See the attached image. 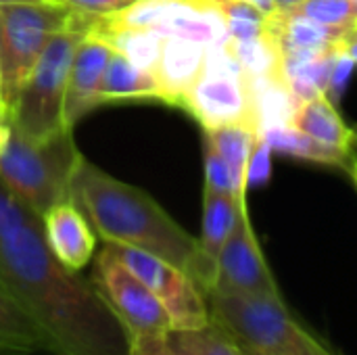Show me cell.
Returning <instances> with one entry per match:
<instances>
[{
  "mask_svg": "<svg viewBox=\"0 0 357 355\" xmlns=\"http://www.w3.org/2000/svg\"><path fill=\"white\" fill-rule=\"evenodd\" d=\"M245 2H249V4H253V6H257V8H259V10H264L266 15H272V13L276 10L274 0H245Z\"/></svg>",
  "mask_w": 357,
  "mask_h": 355,
  "instance_id": "28",
  "label": "cell"
},
{
  "mask_svg": "<svg viewBox=\"0 0 357 355\" xmlns=\"http://www.w3.org/2000/svg\"><path fill=\"white\" fill-rule=\"evenodd\" d=\"M82 157L73 130L27 138L8 123V134L0 144V180L42 218L52 205L69 201L71 178Z\"/></svg>",
  "mask_w": 357,
  "mask_h": 355,
  "instance_id": "3",
  "label": "cell"
},
{
  "mask_svg": "<svg viewBox=\"0 0 357 355\" xmlns=\"http://www.w3.org/2000/svg\"><path fill=\"white\" fill-rule=\"evenodd\" d=\"M205 188L213 190V192H224V195H245L236 188L228 167L224 165V161L218 157V153L205 144Z\"/></svg>",
  "mask_w": 357,
  "mask_h": 355,
  "instance_id": "24",
  "label": "cell"
},
{
  "mask_svg": "<svg viewBox=\"0 0 357 355\" xmlns=\"http://www.w3.org/2000/svg\"><path fill=\"white\" fill-rule=\"evenodd\" d=\"M38 352H46L40 328L0 289V355H33Z\"/></svg>",
  "mask_w": 357,
  "mask_h": 355,
  "instance_id": "19",
  "label": "cell"
},
{
  "mask_svg": "<svg viewBox=\"0 0 357 355\" xmlns=\"http://www.w3.org/2000/svg\"><path fill=\"white\" fill-rule=\"evenodd\" d=\"M247 203L245 195H224L213 190H203V220H201V234L197 239L199 257L192 272L195 285L201 289L203 295H207L213 287L215 276V259L228 236L232 234L241 207Z\"/></svg>",
  "mask_w": 357,
  "mask_h": 355,
  "instance_id": "13",
  "label": "cell"
},
{
  "mask_svg": "<svg viewBox=\"0 0 357 355\" xmlns=\"http://www.w3.org/2000/svg\"><path fill=\"white\" fill-rule=\"evenodd\" d=\"M209 293L222 295H282L253 232L247 203L236 226L215 259V276Z\"/></svg>",
  "mask_w": 357,
  "mask_h": 355,
  "instance_id": "10",
  "label": "cell"
},
{
  "mask_svg": "<svg viewBox=\"0 0 357 355\" xmlns=\"http://www.w3.org/2000/svg\"><path fill=\"white\" fill-rule=\"evenodd\" d=\"M111 54V44L92 31H88L75 48L63 103V126L67 130H73L84 115L98 107V86Z\"/></svg>",
  "mask_w": 357,
  "mask_h": 355,
  "instance_id": "11",
  "label": "cell"
},
{
  "mask_svg": "<svg viewBox=\"0 0 357 355\" xmlns=\"http://www.w3.org/2000/svg\"><path fill=\"white\" fill-rule=\"evenodd\" d=\"M75 10L56 0H0V98L10 107L31 67Z\"/></svg>",
  "mask_w": 357,
  "mask_h": 355,
  "instance_id": "6",
  "label": "cell"
},
{
  "mask_svg": "<svg viewBox=\"0 0 357 355\" xmlns=\"http://www.w3.org/2000/svg\"><path fill=\"white\" fill-rule=\"evenodd\" d=\"M90 285L121 326L126 341L136 335L172 333L159 299L105 245L94 259Z\"/></svg>",
  "mask_w": 357,
  "mask_h": 355,
  "instance_id": "8",
  "label": "cell"
},
{
  "mask_svg": "<svg viewBox=\"0 0 357 355\" xmlns=\"http://www.w3.org/2000/svg\"><path fill=\"white\" fill-rule=\"evenodd\" d=\"M40 220L44 241L65 270L77 274L94 259L96 232L71 199L52 205Z\"/></svg>",
  "mask_w": 357,
  "mask_h": 355,
  "instance_id": "12",
  "label": "cell"
},
{
  "mask_svg": "<svg viewBox=\"0 0 357 355\" xmlns=\"http://www.w3.org/2000/svg\"><path fill=\"white\" fill-rule=\"evenodd\" d=\"M291 13L326 27L351 29L356 27L357 0H305Z\"/></svg>",
  "mask_w": 357,
  "mask_h": 355,
  "instance_id": "23",
  "label": "cell"
},
{
  "mask_svg": "<svg viewBox=\"0 0 357 355\" xmlns=\"http://www.w3.org/2000/svg\"><path fill=\"white\" fill-rule=\"evenodd\" d=\"M261 142L266 144V149H272L276 153L291 155V157H297V159H303V161L335 165V167L345 169L351 178H356V157H354V151H345V149L322 144V142L310 138L307 134L299 132L291 123L268 128L261 134Z\"/></svg>",
  "mask_w": 357,
  "mask_h": 355,
  "instance_id": "17",
  "label": "cell"
},
{
  "mask_svg": "<svg viewBox=\"0 0 357 355\" xmlns=\"http://www.w3.org/2000/svg\"><path fill=\"white\" fill-rule=\"evenodd\" d=\"M241 349H243V355H261L257 354V352H253V349H249V347H245V345H241Z\"/></svg>",
  "mask_w": 357,
  "mask_h": 355,
  "instance_id": "30",
  "label": "cell"
},
{
  "mask_svg": "<svg viewBox=\"0 0 357 355\" xmlns=\"http://www.w3.org/2000/svg\"><path fill=\"white\" fill-rule=\"evenodd\" d=\"M207 46L186 38H163V46L153 69L159 84V100L182 107L184 96L197 82Z\"/></svg>",
  "mask_w": 357,
  "mask_h": 355,
  "instance_id": "14",
  "label": "cell"
},
{
  "mask_svg": "<svg viewBox=\"0 0 357 355\" xmlns=\"http://www.w3.org/2000/svg\"><path fill=\"white\" fill-rule=\"evenodd\" d=\"M228 46L249 77L278 75V52L266 33L261 38L249 40V42L228 40Z\"/></svg>",
  "mask_w": 357,
  "mask_h": 355,
  "instance_id": "22",
  "label": "cell"
},
{
  "mask_svg": "<svg viewBox=\"0 0 357 355\" xmlns=\"http://www.w3.org/2000/svg\"><path fill=\"white\" fill-rule=\"evenodd\" d=\"M0 100H2V98H0Z\"/></svg>",
  "mask_w": 357,
  "mask_h": 355,
  "instance_id": "31",
  "label": "cell"
},
{
  "mask_svg": "<svg viewBox=\"0 0 357 355\" xmlns=\"http://www.w3.org/2000/svg\"><path fill=\"white\" fill-rule=\"evenodd\" d=\"M213 322L241 345L261 355H339L322 337L301 324L282 295L207 293Z\"/></svg>",
  "mask_w": 357,
  "mask_h": 355,
  "instance_id": "4",
  "label": "cell"
},
{
  "mask_svg": "<svg viewBox=\"0 0 357 355\" xmlns=\"http://www.w3.org/2000/svg\"><path fill=\"white\" fill-rule=\"evenodd\" d=\"M291 126L322 144L354 151L356 134L339 115L335 103L326 94H316L301 100L293 113Z\"/></svg>",
  "mask_w": 357,
  "mask_h": 355,
  "instance_id": "16",
  "label": "cell"
},
{
  "mask_svg": "<svg viewBox=\"0 0 357 355\" xmlns=\"http://www.w3.org/2000/svg\"><path fill=\"white\" fill-rule=\"evenodd\" d=\"M96 17L75 10L73 21L44 46L27 80L8 107V121L27 138H46L63 126V103L69 65L75 48L90 31Z\"/></svg>",
  "mask_w": 357,
  "mask_h": 355,
  "instance_id": "5",
  "label": "cell"
},
{
  "mask_svg": "<svg viewBox=\"0 0 357 355\" xmlns=\"http://www.w3.org/2000/svg\"><path fill=\"white\" fill-rule=\"evenodd\" d=\"M69 199L105 243L151 253L192 278L199 257L197 239L144 190L82 157L71 178Z\"/></svg>",
  "mask_w": 357,
  "mask_h": 355,
  "instance_id": "2",
  "label": "cell"
},
{
  "mask_svg": "<svg viewBox=\"0 0 357 355\" xmlns=\"http://www.w3.org/2000/svg\"><path fill=\"white\" fill-rule=\"evenodd\" d=\"M128 98H159V84L151 71L132 65L113 50L98 86V105Z\"/></svg>",
  "mask_w": 357,
  "mask_h": 355,
  "instance_id": "18",
  "label": "cell"
},
{
  "mask_svg": "<svg viewBox=\"0 0 357 355\" xmlns=\"http://www.w3.org/2000/svg\"><path fill=\"white\" fill-rule=\"evenodd\" d=\"M8 109H6V105L0 100V144L4 142V138H6V134H8Z\"/></svg>",
  "mask_w": 357,
  "mask_h": 355,
  "instance_id": "27",
  "label": "cell"
},
{
  "mask_svg": "<svg viewBox=\"0 0 357 355\" xmlns=\"http://www.w3.org/2000/svg\"><path fill=\"white\" fill-rule=\"evenodd\" d=\"M224 17L228 40L249 42L264 36V23L268 15L245 0H209Z\"/></svg>",
  "mask_w": 357,
  "mask_h": 355,
  "instance_id": "21",
  "label": "cell"
},
{
  "mask_svg": "<svg viewBox=\"0 0 357 355\" xmlns=\"http://www.w3.org/2000/svg\"><path fill=\"white\" fill-rule=\"evenodd\" d=\"M126 355H180L176 352L169 333L159 335H136L128 339Z\"/></svg>",
  "mask_w": 357,
  "mask_h": 355,
  "instance_id": "25",
  "label": "cell"
},
{
  "mask_svg": "<svg viewBox=\"0 0 357 355\" xmlns=\"http://www.w3.org/2000/svg\"><path fill=\"white\" fill-rule=\"evenodd\" d=\"M61 4H67L73 10H79L84 15H92V17H109L115 15L128 6H132L138 0H56Z\"/></svg>",
  "mask_w": 357,
  "mask_h": 355,
  "instance_id": "26",
  "label": "cell"
},
{
  "mask_svg": "<svg viewBox=\"0 0 357 355\" xmlns=\"http://www.w3.org/2000/svg\"><path fill=\"white\" fill-rule=\"evenodd\" d=\"M169 337L180 355H243L241 343L213 320L201 328L174 331Z\"/></svg>",
  "mask_w": 357,
  "mask_h": 355,
  "instance_id": "20",
  "label": "cell"
},
{
  "mask_svg": "<svg viewBox=\"0 0 357 355\" xmlns=\"http://www.w3.org/2000/svg\"><path fill=\"white\" fill-rule=\"evenodd\" d=\"M0 289L40 328L50 355H126L128 341L90 280L50 253L42 220L0 180Z\"/></svg>",
  "mask_w": 357,
  "mask_h": 355,
  "instance_id": "1",
  "label": "cell"
},
{
  "mask_svg": "<svg viewBox=\"0 0 357 355\" xmlns=\"http://www.w3.org/2000/svg\"><path fill=\"white\" fill-rule=\"evenodd\" d=\"M205 144L211 146L218 153V157L224 161L236 188L241 192H247L253 155L264 144L257 130L245 123L211 128L205 130Z\"/></svg>",
  "mask_w": 357,
  "mask_h": 355,
  "instance_id": "15",
  "label": "cell"
},
{
  "mask_svg": "<svg viewBox=\"0 0 357 355\" xmlns=\"http://www.w3.org/2000/svg\"><path fill=\"white\" fill-rule=\"evenodd\" d=\"M301 2H305V0H274V6H276V10H291V8L299 6Z\"/></svg>",
  "mask_w": 357,
  "mask_h": 355,
  "instance_id": "29",
  "label": "cell"
},
{
  "mask_svg": "<svg viewBox=\"0 0 357 355\" xmlns=\"http://www.w3.org/2000/svg\"><path fill=\"white\" fill-rule=\"evenodd\" d=\"M182 107L205 130L232 123H245L257 130L249 75L232 54L228 42L207 48L203 69L184 96Z\"/></svg>",
  "mask_w": 357,
  "mask_h": 355,
  "instance_id": "7",
  "label": "cell"
},
{
  "mask_svg": "<svg viewBox=\"0 0 357 355\" xmlns=\"http://www.w3.org/2000/svg\"><path fill=\"white\" fill-rule=\"evenodd\" d=\"M105 245L159 299L169 318L172 333L201 328L211 320L205 295L186 272L151 253L123 245Z\"/></svg>",
  "mask_w": 357,
  "mask_h": 355,
  "instance_id": "9",
  "label": "cell"
}]
</instances>
